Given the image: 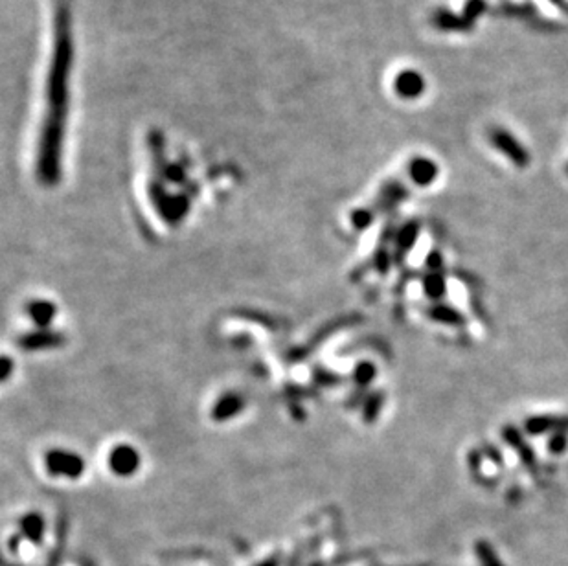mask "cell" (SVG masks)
Wrapping results in <instances>:
<instances>
[{
    "label": "cell",
    "mask_w": 568,
    "mask_h": 566,
    "mask_svg": "<svg viewBox=\"0 0 568 566\" xmlns=\"http://www.w3.org/2000/svg\"><path fill=\"white\" fill-rule=\"evenodd\" d=\"M377 377V368L375 364L370 363V361H363L355 366V372H353V380L355 385L364 388V386H370L373 383V379Z\"/></svg>",
    "instance_id": "cell-16"
},
{
    "label": "cell",
    "mask_w": 568,
    "mask_h": 566,
    "mask_svg": "<svg viewBox=\"0 0 568 566\" xmlns=\"http://www.w3.org/2000/svg\"><path fill=\"white\" fill-rule=\"evenodd\" d=\"M247 407V401L241 394H225L215 401L212 408V417L215 421H228L232 417H235L240 412H243V408Z\"/></svg>",
    "instance_id": "cell-6"
},
{
    "label": "cell",
    "mask_w": 568,
    "mask_h": 566,
    "mask_svg": "<svg viewBox=\"0 0 568 566\" xmlns=\"http://www.w3.org/2000/svg\"><path fill=\"white\" fill-rule=\"evenodd\" d=\"M434 24L438 28H441V30L462 31V30H467V28H469L473 23H471V21H467V18L454 17V15L449 14V11H438L434 17Z\"/></svg>",
    "instance_id": "cell-15"
},
{
    "label": "cell",
    "mask_w": 568,
    "mask_h": 566,
    "mask_svg": "<svg viewBox=\"0 0 568 566\" xmlns=\"http://www.w3.org/2000/svg\"><path fill=\"white\" fill-rule=\"evenodd\" d=\"M504 439H506V442L510 443V447L519 454L520 461H523L530 471H535V467H537V456H535V452L528 447V443H526L523 434H520L517 429H513V427H506V429H504Z\"/></svg>",
    "instance_id": "cell-8"
},
{
    "label": "cell",
    "mask_w": 568,
    "mask_h": 566,
    "mask_svg": "<svg viewBox=\"0 0 568 566\" xmlns=\"http://www.w3.org/2000/svg\"><path fill=\"white\" fill-rule=\"evenodd\" d=\"M373 221V215L372 212H366V210H357L353 215H351V223H353V226L355 228H359V230H364V228H368L370 225H372Z\"/></svg>",
    "instance_id": "cell-18"
},
{
    "label": "cell",
    "mask_w": 568,
    "mask_h": 566,
    "mask_svg": "<svg viewBox=\"0 0 568 566\" xmlns=\"http://www.w3.org/2000/svg\"><path fill=\"white\" fill-rule=\"evenodd\" d=\"M524 430L532 436L541 434H568V416H533L524 421Z\"/></svg>",
    "instance_id": "cell-5"
},
{
    "label": "cell",
    "mask_w": 568,
    "mask_h": 566,
    "mask_svg": "<svg viewBox=\"0 0 568 566\" xmlns=\"http://www.w3.org/2000/svg\"><path fill=\"white\" fill-rule=\"evenodd\" d=\"M425 89V81L417 72H403L395 81V90L403 97H417Z\"/></svg>",
    "instance_id": "cell-12"
},
{
    "label": "cell",
    "mask_w": 568,
    "mask_h": 566,
    "mask_svg": "<svg viewBox=\"0 0 568 566\" xmlns=\"http://www.w3.org/2000/svg\"><path fill=\"white\" fill-rule=\"evenodd\" d=\"M439 169L436 166V162H432L431 159H414L409 164V177L416 186L427 188L431 186L432 182L438 178Z\"/></svg>",
    "instance_id": "cell-7"
},
{
    "label": "cell",
    "mask_w": 568,
    "mask_h": 566,
    "mask_svg": "<svg viewBox=\"0 0 568 566\" xmlns=\"http://www.w3.org/2000/svg\"><path fill=\"white\" fill-rule=\"evenodd\" d=\"M417 237H419V225L416 221L404 223L395 234V260H403L417 243Z\"/></svg>",
    "instance_id": "cell-10"
},
{
    "label": "cell",
    "mask_w": 568,
    "mask_h": 566,
    "mask_svg": "<svg viewBox=\"0 0 568 566\" xmlns=\"http://www.w3.org/2000/svg\"><path fill=\"white\" fill-rule=\"evenodd\" d=\"M568 449V434L567 432H555L552 434V438L548 439V451L552 454H563Z\"/></svg>",
    "instance_id": "cell-17"
},
{
    "label": "cell",
    "mask_w": 568,
    "mask_h": 566,
    "mask_svg": "<svg viewBox=\"0 0 568 566\" xmlns=\"http://www.w3.org/2000/svg\"><path fill=\"white\" fill-rule=\"evenodd\" d=\"M21 533L24 539L31 540V543H41L43 539V531H45V522L39 513H26L24 517H21Z\"/></svg>",
    "instance_id": "cell-13"
},
{
    "label": "cell",
    "mask_w": 568,
    "mask_h": 566,
    "mask_svg": "<svg viewBox=\"0 0 568 566\" xmlns=\"http://www.w3.org/2000/svg\"><path fill=\"white\" fill-rule=\"evenodd\" d=\"M61 342V335L53 333L52 329H36L33 333H28L24 335L21 341H18V346L23 350L28 351H37V350H48V348H53V346H59Z\"/></svg>",
    "instance_id": "cell-9"
},
{
    "label": "cell",
    "mask_w": 568,
    "mask_h": 566,
    "mask_svg": "<svg viewBox=\"0 0 568 566\" xmlns=\"http://www.w3.org/2000/svg\"><path fill=\"white\" fill-rule=\"evenodd\" d=\"M107 467L114 476L131 478L142 467V454L131 443H118L107 454Z\"/></svg>",
    "instance_id": "cell-2"
},
{
    "label": "cell",
    "mask_w": 568,
    "mask_h": 566,
    "mask_svg": "<svg viewBox=\"0 0 568 566\" xmlns=\"http://www.w3.org/2000/svg\"><path fill=\"white\" fill-rule=\"evenodd\" d=\"M423 291L432 301L438 304L441 298L447 294V282H445V276L439 272V270H432L429 274L423 278Z\"/></svg>",
    "instance_id": "cell-14"
},
{
    "label": "cell",
    "mask_w": 568,
    "mask_h": 566,
    "mask_svg": "<svg viewBox=\"0 0 568 566\" xmlns=\"http://www.w3.org/2000/svg\"><path fill=\"white\" fill-rule=\"evenodd\" d=\"M24 313H26L28 320L33 324V328L46 331V329L52 328L53 320L58 316V307L46 298H33L26 304Z\"/></svg>",
    "instance_id": "cell-4"
},
{
    "label": "cell",
    "mask_w": 568,
    "mask_h": 566,
    "mask_svg": "<svg viewBox=\"0 0 568 566\" xmlns=\"http://www.w3.org/2000/svg\"><path fill=\"white\" fill-rule=\"evenodd\" d=\"M427 316L431 320L438 324H444V326H463L466 324V316L463 313L456 309V307L449 306V304H444V301H438L432 307L427 309Z\"/></svg>",
    "instance_id": "cell-11"
},
{
    "label": "cell",
    "mask_w": 568,
    "mask_h": 566,
    "mask_svg": "<svg viewBox=\"0 0 568 566\" xmlns=\"http://www.w3.org/2000/svg\"><path fill=\"white\" fill-rule=\"evenodd\" d=\"M489 142L495 146V149L500 151L502 155L506 156L510 162L519 166V168H526V166L530 164V160H532V156H530V153L526 151V147H524L513 134L508 133L506 129L500 127L491 129V133H489Z\"/></svg>",
    "instance_id": "cell-3"
},
{
    "label": "cell",
    "mask_w": 568,
    "mask_h": 566,
    "mask_svg": "<svg viewBox=\"0 0 568 566\" xmlns=\"http://www.w3.org/2000/svg\"><path fill=\"white\" fill-rule=\"evenodd\" d=\"M46 473L53 478H67V480H80L87 471V464L81 454L67 449H50L43 458Z\"/></svg>",
    "instance_id": "cell-1"
}]
</instances>
